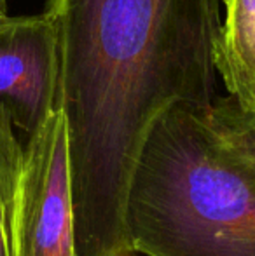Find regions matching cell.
<instances>
[{
  "label": "cell",
  "instance_id": "5",
  "mask_svg": "<svg viewBox=\"0 0 255 256\" xmlns=\"http://www.w3.org/2000/svg\"><path fill=\"white\" fill-rule=\"evenodd\" d=\"M215 68L229 96L255 110V0H222Z\"/></svg>",
  "mask_w": 255,
  "mask_h": 256
},
{
  "label": "cell",
  "instance_id": "6",
  "mask_svg": "<svg viewBox=\"0 0 255 256\" xmlns=\"http://www.w3.org/2000/svg\"><path fill=\"white\" fill-rule=\"evenodd\" d=\"M23 150L13 117L0 103V256H18L16 209Z\"/></svg>",
  "mask_w": 255,
  "mask_h": 256
},
{
  "label": "cell",
  "instance_id": "7",
  "mask_svg": "<svg viewBox=\"0 0 255 256\" xmlns=\"http://www.w3.org/2000/svg\"><path fill=\"white\" fill-rule=\"evenodd\" d=\"M201 114L222 145L255 174V110H246L227 96L215 98Z\"/></svg>",
  "mask_w": 255,
  "mask_h": 256
},
{
  "label": "cell",
  "instance_id": "1",
  "mask_svg": "<svg viewBox=\"0 0 255 256\" xmlns=\"http://www.w3.org/2000/svg\"><path fill=\"white\" fill-rule=\"evenodd\" d=\"M60 30L77 256H135L126 212L156 120L215 102L222 0H48Z\"/></svg>",
  "mask_w": 255,
  "mask_h": 256
},
{
  "label": "cell",
  "instance_id": "8",
  "mask_svg": "<svg viewBox=\"0 0 255 256\" xmlns=\"http://www.w3.org/2000/svg\"><path fill=\"white\" fill-rule=\"evenodd\" d=\"M7 7H9V0H0V20L7 16Z\"/></svg>",
  "mask_w": 255,
  "mask_h": 256
},
{
  "label": "cell",
  "instance_id": "3",
  "mask_svg": "<svg viewBox=\"0 0 255 256\" xmlns=\"http://www.w3.org/2000/svg\"><path fill=\"white\" fill-rule=\"evenodd\" d=\"M16 240L18 256H77L68 128L60 106L27 136Z\"/></svg>",
  "mask_w": 255,
  "mask_h": 256
},
{
  "label": "cell",
  "instance_id": "4",
  "mask_svg": "<svg viewBox=\"0 0 255 256\" xmlns=\"http://www.w3.org/2000/svg\"><path fill=\"white\" fill-rule=\"evenodd\" d=\"M60 30L51 10L0 20V103L32 134L58 106Z\"/></svg>",
  "mask_w": 255,
  "mask_h": 256
},
{
  "label": "cell",
  "instance_id": "2",
  "mask_svg": "<svg viewBox=\"0 0 255 256\" xmlns=\"http://www.w3.org/2000/svg\"><path fill=\"white\" fill-rule=\"evenodd\" d=\"M126 223L145 256H255V174L201 110L173 104L143 145Z\"/></svg>",
  "mask_w": 255,
  "mask_h": 256
}]
</instances>
